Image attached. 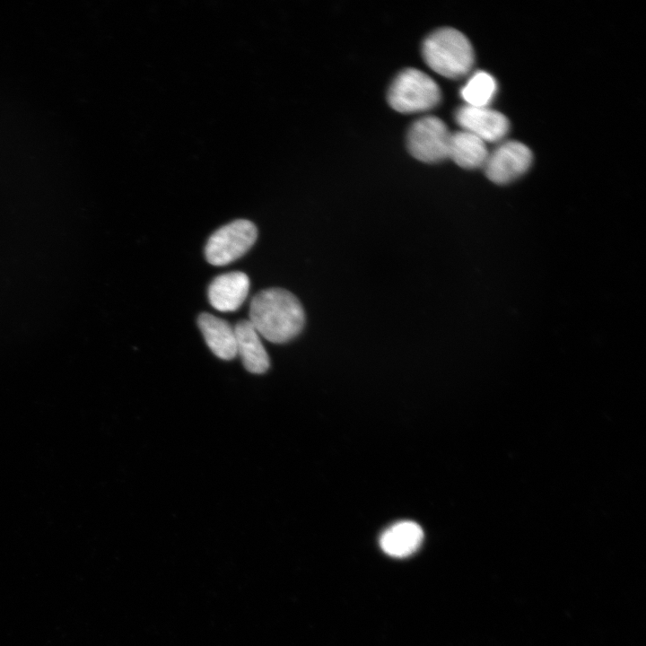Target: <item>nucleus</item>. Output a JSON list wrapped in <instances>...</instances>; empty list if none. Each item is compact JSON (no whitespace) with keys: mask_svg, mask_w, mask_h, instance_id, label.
I'll use <instances>...</instances> for the list:
<instances>
[{"mask_svg":"<svg viewBox=\"0 0 646 646\" xmlns=\"http://www.w3.org/2000/svg\"><path fill=\"white\" fill-rule=\"evenodd\" d=\"M455 120L462 130L476 135L485 143L502 140L510 129L508 118L489 107L464 105L456 110Z\"/></svg>","mask_w":646,"mask_h":646,"instance_id":"7","label":"nucleus"},{"mask_svg":"<svg viewBox=\"0 0 646 646\" xmlns=\"http://www.w3.org/2000/svg\"><path fill=\"white\" fill-rule=\"evenodd\" d=\"M450 134L446 124L435 116L415 121L407 133L409 153L417 160L435 163L448 158Z\"/></svg>","mask_w":646,"mask_h":646,"instance_id":"5","label":"nucleus"},{"mask_svg":"<svg viewBox=\"0 0 646 646\" xmlns=\"http://www.w3.org/2000/svg\"><path fill=\"white\" fill-rule=\"evenodd\" d=\"M197 324L207 346L217 357L232 360L237 355L234 328L226 320L203 312Z\"/></svg>","mask_w":646,"mask_h":646,"instance_id":"10","label":"nucleus"},{"mask_svg":"<svg viewBox=\"0 0 646 646\" xmlns=\"http://www.w3.org/2000/svg\"><path fill=\"white\" fill-rule=\"evenodd\" d=\"M422 54L432 71L449 79L466 76L475 62L471 42L454 28H441L432 32L423 43Z\"/></svg>","mask_w":646,"mask_h":646,"instance_id":"2","label":"nucleus"},{"mask_svg":"<svg viewBox=\"0 0 646 646\" xmlns=\"http://www.w3.org/2000/svg\"><path fill=\"white\" fill-rule=\"evenodd\" d=\"M249 290V279L245 273H225L216 276L209 284V302L219 311H235L246 300Z\"/></svg>","mask_w":646,"mask_h":646,"instance_id":"8","label":"nucleus"},{"mask_svg":"<svg viewBox=\"0 0 646 646\" xmlns=\"http://www.w3.org/2000/svg\"><path fill=\"white\" fill-rule=\"evenodd\" d=\"M257 238L258 229L252 222L235 220L210 236L205 248V258L214 266L228 265L242 257Z\"/></svg>","mask_w":646,"mask_h":646,"instance_id":"4","label":"nucleus"},{"mask_svg":"<svg viewBox=\"0 0 646 646\" xmlns=\"http://www.w3.org/2000/svg\"><path fill=\"white\" fill-rule=\"evenodd\" d=\"M249 320L258 333L271 343L284 344L296 337L305 324L298 298L282 288H269L251 300Z\"/></svg>","mask_w":646,"mask_h":646,"instance_id":"1","label":"nucleus"},{"mask_svg":"<svg viewBox=\"0 0 646 646\" xmlns=\"http://www.w3.org/2000/svg\"><path fill=\"white\" fill-rule=\"evenodd\" d=\"M423 539L422 528L414 521L404 520L387 528L380 536V545L387 554L403 558L414 554Z\"/></svg>","mask_w":646,"mask_h":646,"instance_id":"11","label":"nucleus"},{"mask_svg":"<svg viewBox=\"0 0 646 646\" xmlns=\"http://www.w3.org/2000/svg\"><path fill=\"white\" fill-rule=\"evenodd\" d=\"M532 159V153L526 144L505 141L489 152L484 169L493 183L507 184L523 175L529 169Z\"/></svg>","mask_w":646,"mask_h":646,"instance_id":"6","label":"nucleus"},{"mask_svg":"<svg viewBox=\"0 0 646 646\" xmlns=\"http://www.w3.org/2000/svg\"><path fill=\"white\" fill-rule=\"evenodd\" d=\"M441 100L437 83L416 68L401 71L391 83L388 92L390 107L400 113L428 111Z\"/></svg>","mask_w":646,"mask_h":646,"instance_id":"3","label":"nucleus"},{"mask_svg":"<svg viewBox=\"0 0 646 646\" xmlns=\"http://www.w3.org/2000/svg\"><path fill=\"white\" fill-rule=\"evenodd\" d=\"M237 354L245 369L255 374L266 372L270 366L269 356L258 331L249 319L238 321L234 326Z\"/></svg>","mask_w":646,"mask_h":646,"instance_id":"9","label":"nucleus"},{"mask_svg":"<svg viewBox=\"0 0 646 646\" xmlns=\"http://www.w3.org/2000/svg\"><path fill=\"white\" fill-rule=\"evenodd\" d=\"M489 151L486 143L476 135L459 130L450 134L448 158L464 169L484 167Z\"/></svg>","mask_w":646,"mask_h":646,"instance_id":"12","label":"nucleus"},{"mask_svg":"<svg viewBox=\"0 0 646 646\" xmlns=\"http://www.w3.org/2000/svg\"><path fill=\"white\" fill-rule=\"evenodd\" d=\"M497 83L494 77L485 71L473 73L463 87L460 96L465 105L473 107H489L497 92Z\"/></svg>","mask_w":646,"mask_h":646,"instance_id":"13","label":"nucleus"}]
</instances>
